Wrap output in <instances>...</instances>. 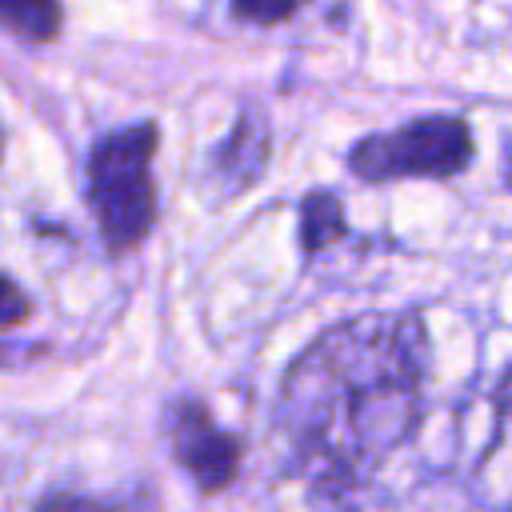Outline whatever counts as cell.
<instances>
[{
    "mask_svg": "<svg viewBox=\"0 0 512 512\" xmlns=\"http://www.w3.org/2000/svg\"><path fill=\"white\" fill-rule=\"evenodd\" d=\"M428 344L420 316H356L288 368L276 428L324 484H356L416 428Z\"/></svg>",
    "mask_w": 512,
    "mask_h": 512,
    "instance_id": "1",
    "label": "cell"
},
{
    "mask_svg": "<svg viewBox=\"0 0 512 512\" xmlns=\"http://www.w3.org/2000/svg\"><path fill=\"white\" fill-rule=\"evenodd\" d=\"M156 148L160 128L152 120H140L100 136L88 152V208L112 256L140 248L156 224Z\"/></svg>",
    "mask_w": 512,
    "mask_h": 512,
    "instance_id": "2",
    "label": "cell"
},
{
    "mask_svg": "<svg viewBox=\"0 0 512 512\" xmlns=\"http://www.w3.org/2000/svg\"><path fill=\"white\" fill-rule=\"evenodd\" d=\"M472 164V132L460 116H420L352 144L348 168L368 180H448Z\"/></svg>",
    "mask_w": 512,
    "mask_h": 512,
    "instance_id": "3",
    "label": "cell"
},
{
    "mask_svg": "<svg viewBox=\"0 0 512 512\" xmlns=\"http://www.w3.org/2000/svg\"><path fill=\"white\" fill-rule=\"evenodd\" d=\"M168 444L176 464L208 496L224 492L240 472V440L224 432L196 396H180L168 408Z\"/></svg>",
    "mask_w": 512,
    "mask_h": 512,
    "instance_id": "4",
    "label": "cell"
},
{
    "mask_svg": "<svg viewBox=\"0 0 512 512\" xmlns=\"http://www.w3.org/2000/svg\"><path fill=\"white\" fill-rule=\"evenodd\" d=\"M468 488L488 512H512V372L496 392L492 436L468 476Z\"/></svg>",
    "mask_w": 512,
    "mask_h": 512,
    "instance_id": "5",
    "label": "cell"
},
{
    "mask_svg": "<svg viewBox=\"0 0 512 512\" xmlns=\"http://www.w3.org/2000/svg\"><path fill=\"white\" fill-rule=\"evenodd\" d=\"M268 164V124L260 112H240L236 128L220 140V148L208 160V180L220 184V196H240L248 184L264 176Z\"/></svg>",
    "mask_w": 512,
    "mask_h": 512,
    "instance_id": "6",
    "label": "cell"
},
{
    "mask_svg": "<svg viewBox=\"0 0 512 512\" xmlns=\"http://www.w3.org/2000/svg\"><path fill=\"white\" fill-rule=\"evenodd\" d=\"M0 24L24 44H52L64 24L60 0H0Z\"/></svg>",
    "mask_w": 512,
    "mask_h": 512,
    "instance_id": "7",
    "label": "cell"
},
{
    "mask_svg": "<svg viewBox=\"0 0 512 512\" xmlns=\"http://www.w3.org/2000/svg\"><path fill=\"white\" fill-rule=\"evenodd\" d=\"M348 232L344 208L328 188H312L300 200V248L304 252H320L328 244H336Z\"/></svg>",
    "mask_w": 512,
    "mask_h": 512,
    "instance_id": "8",
    "label": "cell"
},
{
    "mask_svg": "<svg viewBox=\"0 0 512 512\" xmlns=\"http://www.w3.org/2000/svg\"><path fill=\"white\" fill-rule=\"evenodd\" d=\"M36 512H156L148 496H120V500H92L76 492H48Z\"/></svg>",
    "mask_w": 512,
    "mask_h": 512,
    "instance_id": "9",
    "label": "cell"
},
{
    "mask_svg": "<svg viewBox=\"0 0 512 512\" xmlns=\"http://www.w3.org/2000/svg\"><path fill=\"white\" fill-rule=\"evenodd\" d=\"M304 4L308 0H232V16L244 20V24L268 28V24H280V20L296 16Z\"/></svg>",
    "mask_w": 512,
    "mask_h": 512,
    "instance_id": "10",
    "label": "cell"
},
{
    "mask_svg": "<svg viewBox=\"0 0 512 512\" xmlns=\"http://www.w3.org/2000/svg\"><path fill=\"white\" fill-rule=\"evenodd\" d=\"M32 316V300L20 292V284L12 276L0 272V328H16Z\"/></svg>",
    "mask_w": 512,
    "mask_h": 512,
    "instance_id": "11",
    "label": "cell"
},
{
    "mask_svg": "<svg viewBox=\"0 0 512 512\" xmlns=\"http://www.w3.org/2000/svg\"><path fill=\"white\" fill-rule=\"evenodd\" d=\"M0 160H4V128H0Z\"/></svg>",
    "mask_w": 512,
    "mask_h": 512,
    "instance_id": "12",
    "label": "cell"
}]
</instances>
